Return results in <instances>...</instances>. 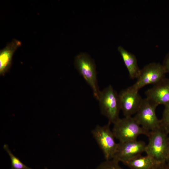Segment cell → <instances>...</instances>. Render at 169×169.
Listing matches in <instances>:
<instances>
[{
  "label": "cell",
  "instance_id": "cell-9",
  "mask_svg": "<svg viewBox=\"0 0 169 169\" xmlns=\"http://www.w3.org/2000/svg\"><path fill=\"white\" fill-rule=\"evenodd\" d=\"M146 146L144 141L137 140L119 142L112 159L124 163L145 152Z\"/></svg>",
  "mask_w": 169,
  "mask_h": 169
},
{
  "label": "cell",
  "instance_id": "cell-11",
  "mask_svg": "<svg viewBox=\"0 0 169 169\" xmlns=\"http://www.w3.org/2000/svg\"><path fill=\"white\" fill-rule=\"evenodd\" d=\"M21 45V42L13 39L0 51V75L4 76L10 69L14 53Z\"/></svg>",
  "mask_w": 169,
  "mask_h": 169
},
{
  "label": "cell",
  "instance_id": "cell-6",
  "mask_svg": "<svg viewBox=\"0 0 169 169\" xmlns=\"http://www.w3.org/2000/svg\"><path fill=\"white\" fill-rule=\"evenodd\" d=\"M166 72L162 64L153 62L140 70L136 83L132 86L139 90L148 84L155 85L164 79Z\"/></svg>",
  "mask_w": 169,
  "mask_h": 169
},
{
  "label": "cell",
  "instance_id": "cell-18",
  "mask_svg": "<svg viewBox=\"0 0 169 169\" xmlns=\"http://www.w3.org/2000/svg\"><path fill=\"white\" fill-rule=\"evenodd\" d=\"M155 169H169V164L166 161L160 162Z\"/></svg>",
  "mask_w": 169,
  "mask_h": 169
},
{
  "label": "cell",
  "instance_id": "cell-7",
  "mask_svg": "<svg viewBox=\"0 0 169 169\" xmlns=\"http://www.w3.org/2000/svg\"><path fill=\"white\" fill-rule=\"evenodd\" d=\"M157 106L147 98L143 99L142 104L134 117L138 123L148 131L161 126L160 120L156 116V110Z\"/></svg>",
  "mask_w": 169,
  "mask_h": 169
},
{
  "label": "cell",
  "instance_id": "cell-17",
  "mask_svg": "<svg viewBox=\"0 0 169 169\" xmlns=\"http://www.w3.org/2000/svg\"><path fill=\"white\" fill-rule=\"evenodd\" d=\"M166 73H169V53L166 56L162 64Z\"/></svg>",
  "mask_w": 169,
  "mask_h": 169
},
{
  "label": "cell",
  "instance_id": "cell-16",
  "mask_svg": "<svg viewBox=\"0 0 169 169\" xmlns=\"http://www.w3.org/2000/svg\"><path fill=\"white\" fill-rule=\"evenodd\" d=\"M161 125L168 134H169V105L164 106Z\"/></svg>",
  "mask_w": 169,
  "mask_h": 169
},
{
  "label": "cell",
  "instance_id": "cell-5",
  "mask_svg": "<svg viewBox=\"0 0 169 169\" xmlns=\"http://www.w3.org/2000/svg\"><path fill=\"white\" fill-rule=\"evenodd\" d=\"M109 122L103 126L97 125L92 131V135L102 151L106 160L113 159L117 150L118 143Z\"/></svg>",
  "mask_w": 169,
  "mask_h": 169
},
{
  "label": "cell",
  "instance_id": "cell-10",
  "mask_svg": "<svg viewBox=\"0 0 169 169\" xmlns=\"http://www.w3.org/2000/svg\"><path fill=\"white\" fill-rule=\"evenodd\" d=\"M146 98L157 106L169 105V79L165 78L145 92Z\"/></svg>",
  "mask_w": 169,
  "mask_h": 169
},
{
  "label": "cell",
  "instance_id": "cell-20",
  "mask_svg": "<svg viewBox=\"0 0 169 169\" xmlns=\"http://www.w3.org/2000/svg\"><path fill=\"white\" fill-rule=\"evenodd\" d=\"M168 150H169V137H168Z\"/></svg>",
  "mask_w": 169,
  "mask_h": 169
},
{
  "label": "cell",
  "instance_id": "cell-14",
  "mask_svg": "<svg viewBox=\"0 0 169 169\" xmlns=\"http://www.w3.org/2000/svg\"><path fill=\"white\" fill-rule=\"evenodd\" d=\"M3 148L9 155L11 162V169H32L24 164L19 159L15 156L8 148L7 145H4Z\"/></svg>",
  "mask_w": 169,
  "mask_h": 169
},
{
  "label": "cell",
  "instance_id": "cell-12",
  "mask_svg": "<svg viewBox=\"0 0 169 169\" xmlns=\"http://www.w3.org/2000/svg\"><path fill=\"white\" fill-rule=\"evenodd\" d=\"M160 162L150 156L141 155L124 164L129 169H155Z\"/></svg>",
  "mask_w": 169,
  "mask_h": 169
},
{
  "label": "cell",
  "instance_id": "cell-13",
  "mask_svg": "<svg viewBox=\"0 0 169 169\" xmlns=\"http://www.w3.org/2000/svg\"><path fill=\"white\" fill-rule=\"evenodd\" d=\"M118 50L127 69L130 78L132 79H137L141 69L138 66L137 60L135 56L121 46L118 47Z\"/></svg>",
  "mask_w": 169,
  "mask_h": 169
},
{
  "label": "cell",
  "instance_id": "cell-19",
  "mask_svg": "<svg viewBox=\"0 0 169 169\" xmlns=\"http://www.w3.org/2000/svg\"><path fill=\"white\" fill-rule=\"evenodd\" d=\"M166 161L169 164V157H168V158H167V159Z\"/></svg>",
  "mask_w": 169,
  "mask_h": 169
},
{
  "label": "cell",
  "instance_id": "cell-4",
  "mask_svg": "<svg viewBox=\"0 0 169 169\" xmlns=\"http://www.w3.org/2000/svg\"><path fill=\"white\" fill-rule=\"evenodd\" d=\"M74 65L79 74L91 87L94 96L98 100L100 91L98 85L94 62L87 54L82 53L75 57Z\"/></svg>",
  "mask_w": 169,
  "mask_h": 169
},
{
  "label": "cell",
  "instance_id": "cell-3",
  "mask_svg": "<svg viewBox=\"0 0 169 169\" xmlns=\"http://www.w3.org/2000/svg\"><path fill=\"white\" fill-rule=\"evenodd\" d=\"M101 112L110 123H115L119 119L120 110L118 94L111 85L100 91L98 99Z\"/></svg>",
  "mask_w": 169,
  "mask_h": 169
},
{
  "label": "cell",
  "instance_id": "cell-15",
  "mask_svg": "<svg viewBox=\"0 0 169 169\" xmlns=\"http://www.w3.org/2000/svg\"><path fill=\"white\" fill-rule=\"evenodd\" d=\"M119 162L113 159L105 160L101 163L95 169H124L120 166Z\"/></svg>",
  "mask_w": 169,
  "mask_h": 169
},
{
  "label": "cell",
  "instance_id": "cell-1",
  "mask_svg": "<svg viewBox=\"0 0 169 169\" xmlns=\"http://www.w3.org/2000/svg\"><path fill=\"white\" fill-rule=\"evenodd\" d=\"M168 134L161 125L150 131L145 151L146 155L159 162L166 161L169 156Z\"/></svg>",
  "mask_w": 169,
  "mask_h": 169
},
{
  "label": "cell",
  "instance_id": "cell-21",
  "mask_svg": "<svg viewBox=\"0 0 169 169\" xmlns=\"http://www.w3.org/2000/svg\"><path fill=\"white\" fill-rule=\"evenodd\" d=\"M45 169H47L46 168Z\"/></svg>",
  "mask_w": 169,
  "mask_h": 169
},
{
  "label": "cell",
  "instance_id": "cell-8",
  "mask_svg": "<svg viewBox=\"0 0 169 169\" xmlns=\"http://www.w3.org/2000/svg\"><path fill=\"white\" fill-rule=\"evenodd\" d=\"M132 85L122 90L118 94L120 110L125 117L136 114L143 99Z\"/></svg>",
  "mask_w": 169,
  "mask_h": 169
},
{
  "label": "cell",
  "instance_id": "cell-2",
  "mask_svg": "<svg viewBox=\"0 0 169 169\" xmlns=\"http://www.w3.org/2000/svg\"><path fill=\"white\" fill-rule=\"evenodd\" d=\"M114 124L112 131L119 142L137 140L141 135L147 136L150 132L143 129L132 116L120 118Z\"/></svg>",
  "mask_w": 169,
  "mask_h": 169
}]
</instances>
